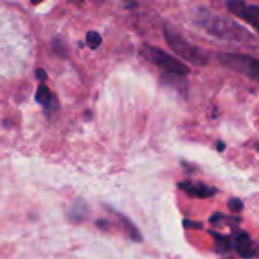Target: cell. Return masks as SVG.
Listing matches in <instances>:
<instances>
[{
	"instance_id": "obj_1",
	"label": "cell",
	"mask_w": 259,
	"mask_h": 259,
	"mask_svg": "<svg viewBox=\"0 0 259 259\" xmlns=\"http://www.w3.org/2000/svg\"><path fill=\"white\" fill-rule=\"evenodd\" d=\"M197 26L203 27L212 36L228 39V41H247L252 38L250 32L246 30L243 26L237 24L235 21L219 15L208 9H200L196 14Z\"/></svg>"
},
{
	"instance_id": "obj_2",
	"label": "cell",
	"mask_w": 259,
	"mask_h": 259,
	"mask_svg": "<svg viewBox=\"0 0 259 259\" xmlns=\"http://www.w3.org/2000/svg\"><path fill=\"white\" fill-rule=\"evenodd\" d=\"M164 36H165V41L170 46V49L178 56H181L182 59H185L188 62H193L194 65H206L208 64L206 53L200 47L191 44L188 39H185L176 30H173L170 27H164Z\"/></svg>"
},
{
	"instance_id": "obj_3",
	"label": "cell",
	"mask_w": 259,
	"mask_h": 259,
	"mask_svg": "<svg viewBox=\"0 0 259 259\" xmlns=\"http://www.w3.org/2000/svg\"><path fill=\"white\" fill-rule=\"evenodd\" d=\"M141 55L153 65H156L159 70L173 74V76H187L190 73V68L181 62L179 59H176L175 56L168 55L167 52L161 50L159 47L150 46V44H144L141 49Z\"/></svg>"
},
{
	"instance_id": "obj_4",
	"label": "cell",
	"mask_w": 259,
	"mask_h": 259,
	"mask_svg": "<svg viewBox=\"0 0 259 259\" xmlns=\"http://www.w3.org/2000/svg\"><path fill=\"white\" fill-rule=\"evenodd\" d=\"M217 59L229 70L243 73L253 80H258V61L241 53H219Z\"/></svg>"
},
{
	"instance_id": "obj_5",
	"label": "cell",
	"mask_w": 259,
	"mask_h": 259,
	"mask_svg": "<svg viewBox=\"0 0 259 259\" xmlns=\"http://www.w3.org/2000/svg\"><path fill=\"white\" fill-rule=\"evenodd\" d=\"M228 9L238 18L244 20L249 23L252 27L258 29L259 26V8L256 5L246 3L243 0H229L228 2Z\"/></svg>"
},
{
	"instance_id": "obj_6",
	"label": "cell",
	"mask_w": 259,
	"mask_h": 259,
	"mask_svg": "<svg viewBox=\"0 0 259 259\" xmlns=\"http://www.w3.org/2000/svg\"><path fill=\"white\" fill-rule=\"evenodd\" d=\"M179 187H181L185 193H188L190 196L199 197V199H206V197H211V196H214V194L217 193V190L209 188V187H206V185H203V184L182 182V184H179Z\"/></svg>"
},
{
	"instance_id": "obj_7",
	"label": "cell",
	"mask_w": 259,
	"mask_h": 259,
	"mask_svg": "<svg viewBox=\"0 0 259 259\" xmlns=\"http://www.w3.org/2000/svg\"><path fill=\"white\" fill-rule=\"evenodd\" d=\"M36 102L38 103H41L44 108H47V109H50L52 108V103H53V100H55V96L52 94V91L44 85V83H41L39 87H38V90H36Z\"/></svg>"
},
{
	"instance_id": "obj_8",
	"label": "cell",
	"mask_w": 259,
	"mask_h": 259,
	"mask_svg": "<svg viewBox=\"0 0 259 259\" xmlns=\"http://www.w3.org/2000/svg\"><path fill=\"white\" fill-rule=\"evenodd\" d=\"M87 44H88L90 49L96 50V49L102 44V36H100V33L96 32V30L88 32V33H87Z\"/></svg>"
},
{
	"instance_id": "obj_9",
	"label": "cell",
	"mask_w": 259,
	"mask_h": 259,
	"mask_svg": "<svg viewBox=\"0 0 259 259\" xmlns=\"http://www.w3.org/2000/svg\"><path fill=\"white\" fill-rule=\"evenodd\" d=\"M121 219V222L124 223V226H127V229L131 231V237H132V240L134 241H141V235H140V232L132 226V223L127 220V219H124V217H120Z\"/></svg>"
},
{
	"instance_id": "obj_10",
	"label": "cell",
	"mask_w": 259,
	"mask_h": 259,
	"mask_svg": "<svg viewBox=\"0 0 259 259\" xmlns=\"http://www.w3.org/2000/svg\"><path fill=\"white\" fill-rule=\"evenodd\" d=\"M228 206H229L231 212H241L243 208H244V205H243V202L240 199H231L228 202Z\"/></svg>"
},
{
	"instance_id": "obj_11",
	"label": "cell",
	"mask_w": 259,
	"mask_h": 259,
	"mask_svg": "<svg viewBox=\"0 0 259 259\" xmlns=\"http://www.w3.org/2000/svg\"><path fill=\"white\" fill-rule=\"evenodd\" d=\"M185 228H191V229H200V225L193 223V222H185Z\"/></svg>"
},
{
	"instance_id": "obj_12",
	"label": "cell",
	"mask_w": 259,
	"mask_h": 259,
	"mask_svg": "<svg viewBox=\"0 0 259 259\" xmlns=\"http://www.w3.org/2000/svg\"><path fill=\"white\" fill-rule=\"evenodd\" d=\"M36 73H38V77H39V79H46V74H44V71H42V70H38Z\"/></svg>"
},
{
	"instance_id": "obj_13",
	"label": "cell",
	"mask_w": 259,
	"mask_h": 259,
	"mask_svg": "<svg viewBox=\"0 0 259 259\" xmlns=\"http://www.w3.org/2000/svg\"><path fill=\"white\" fill-rule=\"evenodd\" d=\"M223 149H225V144L220 143V144H219V150H223Z\"/></svg>"
},
{
	"instance_id": "obj_14",
	"label": "cell",
	"mask_w": 259,
	"mask_h": 259,
	"mask_svg": "<svg viewBox=\"0 0 259 259\" xmlns=\"http://www.w3.org/2000/svg\"><path fill=\"white\" fill-rule=\"evenodd\" d=\"M32 2H33V3H39L41 0H32Z\"/></svg>"
}]
</instances>
